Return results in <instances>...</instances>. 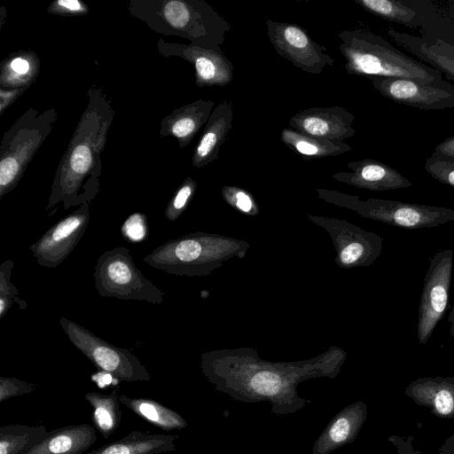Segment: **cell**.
<instances>
[{"label": "cell", "instance_id": "cell-9", "mask_svg": "<svg viewBox=\"0 0 454 454\" xmlns=\"http://www.w3.org/2000/svg\"><path fill=\"white\" fill-rule=\"evenodd\" d=\"M212 237L193 233L159 246L143 258L153 269L177 276H197L209 271L215 260Z\"/></svg>", "mask_w": 454, "mask_h": 454}, {"label": "cell", "instance_id": "cell-4", "mask_svg": "<svg viewBox=\"0 0 454 454\" xmlns=\"http://www.w3.org/2000/svg\"><path fill=\"white\" fill-rule=\"evenodd\" d=\"M339 49L348 74L354 75L406 78L424 84L447 85L438 70L395 47L382 36L363 29L338 34Z\"/></svg>", "mask_w": 454, "mask_h": 454}, {"label": "cell", "instance_id": "cell-2", "mask_svg": "<svg viewBox=\"0 0 454 454\" xmlns=\"http://www.w3.org/2000/svg\"><path fill=\"white\" fill-rule=\"evenodd\" d=\"M86 97L87 106L55 172L45 207L49 215L59 203L64 209L90 203L100 192L101 153L115 112L98 86H91Z\"/></svg>", "mask_w": 454, "mask_h": 454}, {"label": "cell", "instance_id": "cell-35", "mask_svg": "<svg viewBox=\"0 0 454 454\" xmlns=\"http://www.w3.org/2000/svg\"><path fill=\"white\" fill-rule=\"evenodd\" d=\"M47 12L59 16H82L89 12V7L80 0H55L50 4Z\"/></svg>", "mask_w": 454, "mask_h": 454}, {"label": "cell", "instance_id": "cell-21", "mask_svg": "<svg viewBox=\"0 0 454 454\" xmlns=\"http://www.w3.org/2000/svg\"><path fill=\"white\" fill-rule=\"evenodd\" d=\"M232 120L233 103L225 99L215 107L204 127L192 157L193 167H206L218 158L221 146L231 129Z\"/></svg>", "mask_w": 454, "mask_h": 454}, {"label": "cell", "instance_id": "cell-26", "mask_svg": "<svg viewBox=\"0 0 454 454\" xmlns=\"http://www.w3.org/2000/svg\"><path fill=\"white\" fill-rule=\"evenodd\" d=\"M39 70L40 60L34 51L30 50L15 51L1 62V88L28 89L35 81Z\"/></svg>", "mask_w": 454, "mask_h": 454}, {"label": "cell", "instance_id": "cell-23", "mask_svg": "<svg viewBox=\"0 0 454 454\" xmlns=\"http://www.w3.org/2000/svg\"><path fill=\"white\" fill-rule=\"evenodd\" d=\"M368 12L410 28L420 27L428 12L429 0H355Z\"/></svg>", "mask_w": 454, "mask_h": 454}, {"label": "cell", "instance_id": "cell-3", "mask_svg": "<svg viewBox=\"0 0 454 454\" xmlns=\"http://www.w3.org/2000/svg\"><path fill=\"white\" fill-rule=\"evenodd\" d=\"M127 9L152 30L204 49H220L232 27L204 0H130Z\"/></svg>", "mask_w": 454, "mask_h": 454}, {"label": "cell", "instance_id": "cell-19", "mask_svg": "<svg viewBox=\"0 0 454 454\" xmlns=\"http://www.w3.org/2000/svg\"><path fill=\"white\" fill-rule=\"evenodd\" d=\"M404 395L440 419H454V377H420L411 381Z\"/></svg>", "mask_w": 454, "mask_h": 454}, {"label": "cell", "instance_id": "cell-42", "mask_svg": "<svg viewBox=\"0 0 454 454\" xmlns=\"http://www.w3.org/2000/svg\"><path fill=\"white\" fill-rule=\"evenodd\" d=\"M160 454H173V453L171 452V453H160Z\"/></svg>", "mask_w": 454, "mask_h": 454}, {"label": "cell", "instance_id": "cell-24", "mask_svg": "<svg viewBox=\"0 0 454 454\" xmlns=\"http://www.w3.org/2000/svg\"><path fill=\"white\" fill-rule=\"evenodd\" d=\"M177 434H150L132 431L121 439L84 454H160L176 450Z\"/></svg>", "mask_w": 454, "mask_h": 454}, {"label": "cell", "instance_id": "cell-5", "mask_svg": "<svg viewBox=\"0 0 454 454\" xmlns=\"http://www.w3.org/2000/svg\"><path fill=\"white\" fill-rule=\"evenodd\" d=\"M57 118L53 107L41 112L31 106L4 132L0 145V199L17 186Z\"/></svg>", "mask_w": 454, "mask_h": 454}, {"label": "cell", "instance_id": "cell-37", "mask_svg": "<svg viewBox=\"0 0 454 454\" xmlns=\"http://www.w3.org/2000/svg\"><path fill=\"white\" fill-rule=\"evenodd\" d=\"M387 441L394 446L395 454H423L419 450L415 449L413 445L414 436H401L391 434Z\"/></svg>", "mask_w": 454, "mask_h": 454}, {"label": "cell", "instance_id": "cell-7", "mask_svg": "<svg viewBox=\"0 0 454 454\" xmlns=\"http://www.w3.org/2000/svg\"><path fill=\"white\" fill-rule=\"evenodd\" d=\"M94 279L96 289L103 297L164 302V293L137 269L124 247L107 250L98 258Z\"/></svg>", "mask_w": 454, "mask_h": 454}, {"label": "cell", "instance_id": "cell-16", "mask_svg": "<svg viewBox=\"0 0 454 454\" xmlns=\"http://www.w3.org/2000/svg\"><path fill=\"white\" fill-rule=\"evenodd\" d=\"M354 121V115L343 106L310 107L294 114L289 128L314 137L343 141L355 135Z\"/></svg>", "mask_w": 454, "mask_h": 454}, {"label": "cell", "instance_id": "cell-31", "mask_svg": "<svg viewBox=\"0 0 454 454\" xmlns=\"http://www.w3.org/2000/svg\"><path fill=\"white\" fill-rule=\"evenodd\" d=\"M197 183L190 176L186 177L168 201L165 209V216L168 221L176 220L192 198Z\"/></svg>", "mask_w": 454, "mask_h": 454}, {"label": "cell", "instance_id": "cell-27", "mask_svg": "<svg viewBox=\"0 0 454 454\" xmlns=\"http://www.w3.org/2000/svg\"><path fill=\"white\" fill-rule=\"evenodd\" d=\"M120 403L132 412L165 431L184 429L186 420L176 411L157 401L144 397L119 395Z\"/></svg>", "mask_w": 454, "mask_h": 454}, {"label": "cell", "instance_id": "cell-25", "mask_svg": "<svg viewBox=\"0 0 454 454\" xmlns=\"http://www.w3.org/2000/svg\"><path fill=\"white\" fill-rule=\"evenodd\" d=\"M280 140L307 161L312 159L338 156L352 150V147L343 141L314 137L289 127L282 129Z\"/></svg>", "mask_w": 454, "mask_h": 454}, {"label": "cell", "instance_id": "cell-32", "mask_svg": "<svg viewBox=\"0 0 454 454\" xmlns=\"http://www.w3.org/2000/svg\"><path fill=\"white\" fill-rule=\"evenodd\" d=\"M424 168L438 182L454 187V159L432 153L426 159Z\"/></svg>", "mask_w": 454, "mask_h": 454}, {"label": "cell", "instance_id": "cell-40", "mask_svg": "<svg viewBox=\"0 0 454 454\" xmlns=\"http://www.w3.org/2000/svg\"><path fill=\"white\" fill-rule=\"evenodd\" d=\"M437 454H454V434H450L439 447Z\"/></svg>", "mask_w": 454, "mask_h": 454}, {"label": "cell", "instance_id": "cell-28", "mask_svg": "<svg viewBox=\"0 0 454 454\" xmlns=\"http://www.w3.org/2000/svg\"><path fill=\"white\" fill-rule=\"evenodd\" d=\"M119 395L117 390L108 395L88 392L84 395L92 407L94 426L104 439H107L120 426L121 411Z\"/></svg>", "mask_w": 454, "mask_h": 454}, {"label": "cell", "instance_id": "cell-22", "mask_svg": "<svg viewBox=\"0 0 454 454\" xmlns=\"http://www.w3.org/2000/svg\"><path fill=\"white\" fill-rule=\"evenodd\" d=\"M97 440L95 427L69 425L51 431L25 454H84Z\"/></svg>", "mask_w": 454, "mask_h": 454}, {"label": "cell", "instance_id": "cell-33", "mask_svg": "<svg viewBox=\"0 0 454 454\" xmlns=\"http://www.w3.org/2000/svg\"><path fill=\"white\" fill-rule=\"evenodd\" d=\"M37 385L13 377H0V403L35 391Z\"/></svg>", "mask_w": 454, "mask_h": 454}, {"label": "cell", "instance_id": "cell-17", "mask_svg": "<svg viewBox=\"0 0 454 454\" xmlns=\"http://www.w3.org/2000/svg\"><path fill=\"white\" fill-rule=\"evenodd\" d=\"M347 167L350 172H338L333 175L332 178L374 192L403 189L412 185V183L398 170L376 160L351 161Z\"/></svg>", "mask_w": 454, "mask_h": 454}, {"label": "cell", "instance_id": "cell-38", "mask_svg": "<svg viewBox=\"0 0 454 454\" xmlns=\"http://www.w3.org/2000/svg\"><path fill=\"white\" fill-rule=\"evenodd\" d=\"M27 88L4 89L0 88V115L10 106L20 96L26 92Z\"/></svg>", "mask_w": 454, "mask_h": 454}, {"label": "cell", "instance_id": "cell-12", "mask_svg": "<svg viewBox=\"0 0 454 454\" xmlns=\"http://www.w3.org/2000/svg\"><path fill=\"white\" fill-rule=\"evenodd\" d=\"M267 35L278 55L301 71L318 74L334 59L301 27L266 19Z\"/></svg>", "mask_w": 454, "mask_h": 454}, {"label": "cell", "instance_id": "cell-20", "mask_svg": "<svg viewBox=\"0 0 454 454\" xmlns=\"http://www.w3.org/2000/svg\"><path fill=\"white\" fill-rule=\"evenodd\" d=\"M214 106L213 100L200 98L174 109L161 120L160 137H174L180 148L186 147L207 122Z\"/></svg>", "mask_w": 454, "mask_h": 454}, {"label": "cell", "instance_id": "cell-10", "mask_svg": "<svg viewBox=\"0 0 454 454\" xmlns=\"http://www.w3.org/2000/svg\"><path fill=\"white\" fill-rule=\"evenodd\" d=\"M454 251L440 249L429 258L418 309L417 338L426 344L449 307Z\"/></svg>", "mask_w": 454, "mask_h": 454}, {"label": "cell", "instance_id": "cell-29", "mask_svg": "<svg viewBox=\"0 0 454 454\" xmlns=\"http://www.w3.org/2000/svg\"><path fill=\"white\" fill-rule=\"evenodd\" d=\"M47 434L48 431L43 425L2 426L0 427V454H25Z\"/></svg>", "mask_w": 454, "mask_h": 454}, {"label": "cell", "instance_id": "cell-14", "mask_svg": "<svg viewBox=\"0 0 454 454\" xmlns=\"http://www.w3.org/2000/svg\"><path fill=\"white\" fill-rule=\"evenodd\" d=\"M376 90L398 104L421 110L454 107V84H424L406 78L368 76Z\"/></svg>", "mask_w": 454, "mask_h": 454}, {"label": "cell", "instance_id": "cell-41", "mask_svg": "<svg viewBox=\"0 0 454 454\" xmlns=\"http://www.w3.org/2000/svg\"><path fill=\"white\" fill-rule=\"evenodd\" d=\"M448 323L450 335L454 339V307H452L449 312Z\"/></svg>", "mask_w": 454, "mask_h": 454}, {"label": "cell", "instance_id": "cell-11", "mask_svg": "<svg viewBox=\"0 0 454 454\" xmlns=\"http://www.w3.org/2000/svg\"><path fill=\"white\" fill-rule=\"evenodd\" d=\"M344 201L360 215L404 229L433 228L454 221V209L397 200L369 199L341 194Z\"/></svg>", "mask_w": 454, "mask_h": 454}, {"label": "cell", "instance_id": "cell-18", "mask_svg": "<svg viewBox=\"0 0 454 454\" xmlns=\"http://www.w3.org/2000/svg\"><path fill=\"white\" fill-rule=\"evenodd\" d=\"M368 415L367 404L357 401L340 410L316 439L312 454H330L352 443L359 434Z\"/></svg>", "mask_w": 454, "mask_h": 454}, {"label": "cell", "instance_id": "cell-36", "mask_svg": "<svg viewBox=\"0 0 454 454\" xmlns=\"http://www.w3.org/2000/svg\"><path fill=\"white\" fill-rule=\"evenodd\" d=\"M223 198L231 204H234L243 212H250L254 207V200L251 195L239 187L224 186L222 190Z\"/></svg>", "mask_w": 454, "mask_h": 454}, {"label": "cell", "instance_id": "cell-13", "mask_svg": "<svg viewBox=\"0 0 454 454\" xmlns=\"http://www.w3.org/2000/svg\"><path fill=\"white\" fill-rule=\"evenodd\" d=\"M90 203H84L51 226L29 249L40 266L55 268L71 254L85 233Z\"/></svg>", "mask_w": 454, "mask_h": 454}, {"label": "cell", "instance_id": "cell-34", "mask_svg": "<svg viewBox=\"0 0 454 454\" xmlns=\"http://www.w3.org/2000/svg\"><path fill=\"white\" fill-rule=\"evenodd\" d=\"M122 235L130 241H141L147 234L146 216L144 214L135 213L129 215L121 228Z\"/></svg>", "mask_w": 454, "mask_h": 454}, {"label": "cell", "instance_id": "cell-1", "mask_svg": "<svg viewBox=\"0 0 454 454\" xmlns=\"http://www.w3.org/2000/svg\"><path fill=\"white\" fill-rule=\"evenodd\" d=\"M345 354L329 353L315 359L295 363H271L251 351L204 353L200 366L215 390L242 403L267 402L277 415L295 413L310 403L301 396L297 386L303 380L334 378Z\"/></svg>", "mask_w": 454, "mask_h": 454}, {"label": "cell", "instance_id": "cell-15", "mask_svg": "<svg viewBox=\"0 0 454 454\" xmlns=\"http://www.w3.org/2000/svg\"><path fill=\"white\" fill-rule=\"evenodd\" d=\"M157 49L166 58L178 57L192 64L195 83L200 88L223 87L232 81L233 65L221 49H204L192 44L168 43L162 39L158 41Z\"/></svg>", "mask_w": 454, "mask_h": 454}, {"label": "cell", "instance_id": "cell-39", "mask_svg": "<svg viewBox=\"0 0 454 454\" xmlns=\"http://www.w3.org/2000/svg\"><path fill=\"white\" fill-rule=\"evenodd\" d=\"M435 155L454 159V135L440 142L433 153Z\"/></svg>", "mask_w": 454, "mask_h": 454}, {"label": "cell", "instance_id": "cell-8", "mask_svg": "<svg viewBox=\"0 0 454 454\" xmlns=\"http://www.w3.org/2000/svg\"><path fill=\"white\" fill-rule=\"evenodd\" d=\"M59 324L72 344L97 369L109 373L121 381L151 380L149 372L129 350L110 344L81 325L67 318L60 317Z\"/></svg>", "mask_w": 454, "mask_h": 454}, {"label": "cell", "instance_id": "cell-30", "mask_svg": "<svg viewBox=\"0 0 454 454\" xmlns=\"http://www.w3.org/2000/svg\"><path fill=\"white\" fill-rule=\"evenodd\" d=\"M14 262L7 259L0 265V318L9 311L13 301L19 305L20 309L27 308V302L18 298L19 292L16 286L11 282L12 271Z\"/></svg>", "mask_w": 454, "mask_h": 454}, {"label": "cell", "instance_id": "cell-6", "mask_svg": "<svg viewBox=\"0 0 454 454\" xmlns=\"http://www.w3.org/2000/svg\"><path fill=\"white\" fill-rule=\"evenodd\" d=\"M387 32L411 55L454 81V3L447 10L432 2L419 35L403 33L394 27H388Z\"/></svg>", "mask_w": 454, "mask_h": 454}]
</instances>
